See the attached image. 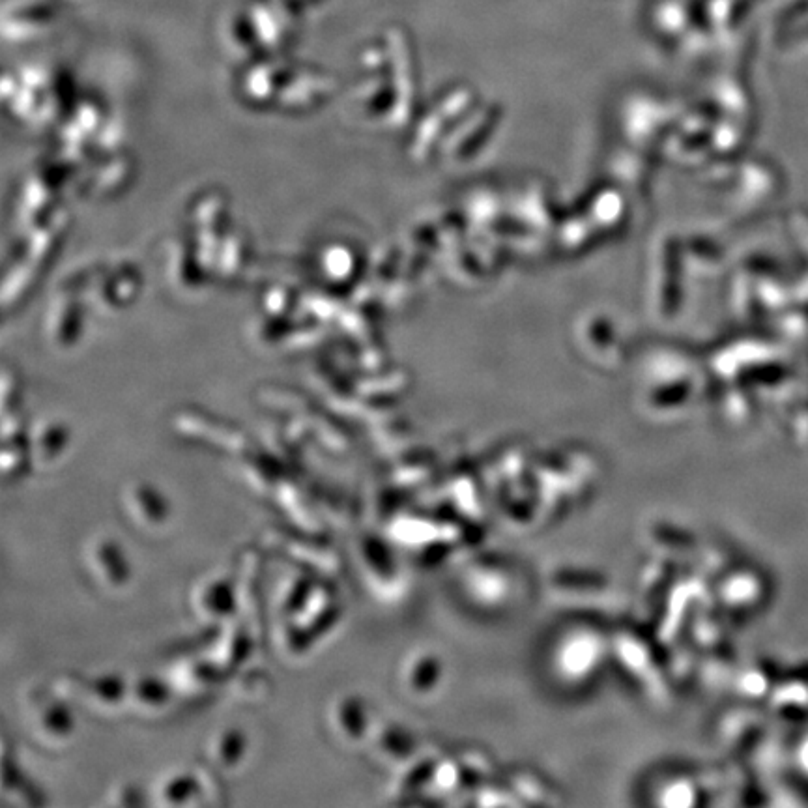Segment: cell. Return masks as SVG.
Instances as JSON below:
<instances>
[{
  "mask_svg": "<svg viewBox=\"0 0 808 808\" xmlns=\"http://www.w3.org/2000/svg\"><path fill=\"white\" fill-rule=\"evenodd\" d=\"M130 678L118 672H98L81 681V696L98 713H115L128 706Z\"/></svg>",
  "mask_w": 808,
  "mask_h": 808,
  "instance_id": "52a82bcc",
  "label": "cell"
},
{
  "mask_svg": "<svg viewBox=\"0 0 808 808\" xmlns=\"http://www.w3.org/2000/svg\"><path fill=\"white\" fill-rule=\"evenodd\" d=\"M72 434L60 421H47L40 425L30 440V461L38 470H55L70 451Z\"/></svg>",
  "mask_w": 808,
  "mask_h": 808,
  "instance_id": "ba28073f",
  "label": "cell"
},
{
  "mask_svg": "<svg viewBox=\"0 0 808 808\" xmlns=\"http://www.w3.org/2000/svg\"><path fill=\"white\" fill-rule=\"evenodd\" d=\"M124 515L143 534H161L174 517L169 494L150 479H133L120 494Z\"/></svg>",
  "mask_w": 808,
  "mask_h": 808,
  "instance_id": "7a4b0ae2",
  "label": "cell"
},
{
  "mask_svg": "<svg viewBox=\"0 0 808 808\" xmlns=\"http://www.w3.org/2000/svg\"><path fill=\"white\" fill-rule=\"evenodd\" d=\"M326 724L337 743L343 747H358L371 732L367 702L360 694H335L328 704Z\"/></svg>",
  "mask_w": 808,
  "mask_h": 808,
  "instance_id": "5b68a950",
  "label": "cell"
},
{
  "mask_svg": "<svg viewBox=\"0 0 808 808\" xmlns=\"http://www.w3.org/2000/svg\"><path fill=\"white\" fill-rule=\"evenodd\" d=\"M193 616L208 623L231 620L238 610V588L232 577L225 573H212L199 580L191 590Z\"/></svg>",
  "mask_w": 808,
  "mask_h": 808,
  "instance_id": "277c9868",
  "label": "cell"
},
{
  "mask_svg": "<svg viewBox=\"0 0 808 808\" xmlns=\"http://www.w3.org/2000/svg\"><path fill=\"white\" fill-rule=\"evenodd\" d=\"M55 19V6L49 0H10L4 6V30L14 38L34 36Z\"/></svg>",
  "mask_w": 808,
  "mask_h": 808,
  "instance_id": "9c48e42d",
  "label": "cell"
},
{
  "mask_svg": "<svg viewBox=\"0 0 808 808\" xmlns=\"http://www.w3.org/2000/svg\"><path fill=\"white\" fill-rule=\"evenodd\" d=\"M27 719L30 734L49 749H60L72 743L77 734L73 707L53 691L30 698Z\"/></svg>",
  "mask_w": 808,
  "mask_h": 808,
  "instance_id": "3957f363",
  "label": "cell"
},
{
  "mask_svg": "<svg viewBox=\"0 0 808 808\" xmlns=\"http://www.w3.org/2000/svg\"><path fill=\"white\" fill-rule=\"evenodd\" d=\"M173 704V687L158 674H135L130 678L128 706L145 717H159Z\"/></svg>",
  "mask_w": 808,
  "mask_h": 808,
  "instance_id": "30bf717a",
  "label": "cell"
},
{
  "mask_svg": "<svg viewBox=\"0 0 808 808\" xmlns=\"http://www.w3.org/2000/svg\"><path fill=\"white\" fill-rule=\"evenodd\" d=\"M313 2H318V0H305V4H313Z\"/></svg>",
  "mask_w": 808,
  "mask_h": 808,
  "instance_id": "4fadbf2b",
  "label": "cell"
},
{
  "mask_svg": "<svg viewBox=\"0 0 808 808\" xmlns=\"http://www.w3.org/2000/svg\"><path fill=\"white\" fill-rule=\"evenodd\" d=\"M251 754V737L238 724H227L212 732L206 743L208 762L221 775H236Z\"/></svg>",
  "mask_w": 808,
  "mask_h": 808,
  "instance_id": "8992f818",
  "label": "cell"
},
{
  "mask_svg": "<svg viewBox=\"0 0 808 808\" xmlns=\"http://www.w3.org/2000/svg\"><path fill=\"white\" fill-rule=\"evenodd\" d=\"M199 794L201 782L188 769H174L163 775L156 786L158 803L165 807H184L193 803Z\"/></svg>",
  "mask_w": 808,
  "mask_h": 808,
  "instance_id": "8fae6325",
  "label": "cell"
},
{
  "mask_svg": "<svg viewBox=\"0 0 808 808\" xmlns=\"http://www.w3.org/2000/svg\"><path fill=\"white\" fill-rule=\"evenodd\" d=\"M83 563L94 586L109 595L126 592L135 578L130 550L111 532H100L88 539Z\"/></svg>",
  "mask_w": 808,
  "mask_h": 808,
  "instance_id": "6da1fadb",
  "label": "cell"
},
{
  "mask_svg": "<svg viewBox=\"0 0 808 808\" xmlns=\"http://www.w3.org/2000/svg\"><path fill=\"white\" fill-rule=\"evenodd\" d=\"M311 593H313V586H311V582H307V580H303V578H296L292 584H290L289 590L285 593V610L287 612H302L305 606L309 605V599H311Z\"/></svg>",
  "mask_w": 808,
  "mask_h": 808,
  "instance_id": "7c38bea8",
  "label": "cell"
}]
</instances>
